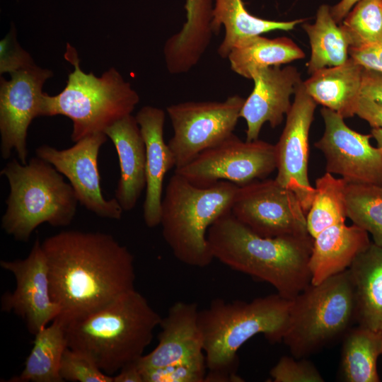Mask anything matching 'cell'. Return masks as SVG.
<instances>
[{
    "label": "cell",
    "mask_w": 382,
    "mask_h": 382,
    "mask_svg": "<svg viewBox=\"0 0 382 382\" xmlns=\"http://www.w3.org/2000/svg\"><path fill=\"white\" fill-rule=\"evenodd\" d=\"M52 300L64 323L83 318L135 289L134 259L112 235L62 231L41 242Z\"/></svg>",
    "instance_id": "obj_1"
},
{
    "label": "cell",
    "mask_w": 382,
    "mask_h": 382,
    "mask_svg": "<svg viewBox=\"0 0 382 382\" xmlns=\"http://www.w3.org/2000/svg\"><path fill=\"white\" fill-rule=\"evenodd\" d=\"M207 241L214 259L271 284L285 299L292 300L311 284L310 235L261 236L230 212L212 224Z\"/></svg>",
    "instance_id": "obj_2"
},
{
    "label": "cell",
    "mask_w": 382,
    "mask_h": 382,
    "mask_svg": "<svg viewBox=\"0 0 382 382\" xmlns=\"http://www.w3.org/2000/svg\"><path fill=\"white\" fill-rule=\"evenodd\" d=\"M291 300L279 294L250 301L228 302L217 298L199 310L208 369L204 381L241 382L237 375L238 349L253 336L262 334L272 342L282 341L286 332Z\"/></svg>",
    "instance_id": "obj_3"
},
{
    "label": "cell",
    "mask_w": 382,
    "mask_h": 382,
    "mask_svg": "<svg viewBox=\"0 0 382 382\" xmlns=\"http://www.w3.org/2000/svg\"><path fill=\"white\" fill-rule=\"evenodd\" d=\"M161 318L134 289L98 311L64 323L68 347L86 354L104 373L114 376L144 355Z\"/></svg>",
    "instance_id": "obj_4"
},
{
    "label": "cell",
    "mask_w": 382,
    "mask_h": 382,
    "mask_svg": "<svg viewBox=\"0 0 382 382\" xmlns=\"http://www.w3.org/2000/svg\"><path fill=\"white\" fill-rule=\"evenodd\" d=\"M238 188L224 180L197 186L174 172L162 199L160 225L165 241L180 262L196 267L212 262L208 229L231 212Z\"/></svg>",
    "instance_id": "obj_5"
},
{
    "label": "cell",
    "mask_w": 382,
    "mask_h": 382,
    "mask_svg": "<svg viewBox=\"0 0 382 382\" xmlns=\"http://www.w3.org/2000/svg\"><path fill=\"white\" fill-rule=\"evenodd\" d=\"M1 175L10 187L1 227L16 240L27 242L43 223L60 227L73 221L79 203L75 192L48 162L37 156L25 164L13 158Z\"/></svg>",
    "instance_id": "obj_6"
},
{
    "label": "cell",
    "mask_w": 382,
    "mask_h": 382,
    "mask_svg": "<svg viewBox=\"0 0 382 382\" xmlns=\"http://www.w3.org/2000/svg\"><path fill=\"white\" fill-rule=\"evenodd\" d=\"M65 58L74 66L64 88L55 96L45 93L43 116L64 115L73 125L74 142L98 133L132 115L139 96L120 72L112 67L98 77L83 71L76 50L66 45Z\"/></svg>",
    "instance_id": "obj_7"
},
{
    "label": "cell",
    "mask_w": 382,
    "mask_h": 382,
    "mask_svg": "<svg viewBox=\"0 0 382 382\" xmlns=\"http://www.w3.org/2000/svg\"><path fill=\"white\" fill-rule=\"evenodd\" d=\"M291 302L282 341L295 358H306L345 336L356 321L349 270L310 284Z\"/></svg>",
    "instance_id": "obj_8"
},
{
    "label": "cell",
    "mask_w": 382,
    "mask_h": 382,
    "mask_svg": "<svg viewBox=\"0 0 382 382\" xmlns=\"http://www.w3.org/2000/svg\"><path fill=\"white\" fill-rule=\"evenodd\" d=\"M245 100L234 95L222 102L187 101L168 106L173 130L168 144L175 168L187 165L233 134Z\"/></svg>",
    "instance_id": "obj_9"
},
{
    "label": "cell",
    "mask_w": 382,
    "mask_h": 382,
    "mask_svg": "<svg viewBox=\"0 0 382 382\" xmlns=\"http://www.w3.org/2000/svg\"><path fill=\"white\" fill-rule=\"evenodd\" d=\"M275 169V145L259 139L243 141L232 134L187 165L175 168V173L200 187L221 180L243 186L265 179Z\"/></svg>",
    "instance_id": "obj_10"
},
{
    "label": "cell",
    "mask_w": 382,
    "mask_h": 382,
    "mask_svg": "<svg viewBox=\"0 0 382 382\" xmlns=\"http://www.w3.org/2000/svg\"><path fill=\"white\" fill-rule=\"evenodd\" d=\"M231 212L261 236L309 235L306 214L297 196L275 179L238 186Z\"/></svg>",
    "instance_id": "obj_11"
},
{
    "label": "cell",
    "mask_w": 382,
    "mask_h": 382,
    "mask_svg": "<svg viewBox=\"0 0 382 382\" xmlns=\"http://www.w3.org/2000/svg\"><path fill=\"white\" fill-rule=\"evenodd\" d=\"M52 72L33 64L11 74V79H0L1 154L8 158L12 151L27 163V134L37 117L43 116L45 82Z\"/></svg>",
    "instance_id": "obj_12"
},
{
    "label": "cell",
    "mask_w": 382,
    "mask_h": 382,
    "mask_svg": "<svg viewBox=\"0 0 382 382\" xmlns=\"http://www.w3.org/2000/svg\"><path fill=\"white\" fill-rule=\"evenodd\" d=\"M322 137L315 143L325 158L326 172L341 175L348 184L382 187V154L370 144L371 134L354 131L336 112L323 107Z\"/></svg>",
    "instance_id": "obj_13"
},
{
    "label": "cell",
    "mask_w": 382,
    "mask_h": 382,
    "mask_svg": "<svg viewBox=\"0 0 382 382\" xmlns=\"http://www.w3.org/2000/svg\"><path fill=\"white\" fill-rule=\"evenodd\" d=\"M0 266L16 280L15 289L1 298V311L21 317L35 335L60 313L51 296L49 269L41 242L35 241L25 258L2 260Z\"/></svg>",
    "instance_id": "obj_14"
},
{
    "label": "cell",
    "mask_w": 382,
    "mask_h": 382,
    "mask_svg": "<svg viewBox=\"0 0 382 382\" xmlns=\"http://www.w3.org/2000/svg\"><path fill=\"white\" fill-rule=\"evenodd\" d=\"M108 138L105 133L94 134L66 149L42 145L35 154L69 180L79 203L86 209L102 218L119 220L123 209L115 197L105 199L100 187L98 158Z\"/></svg>",
    "instance_id": "obj_15"
},
{
    "label": "cell",
    "mask_w": 382,
    "mask_h": 382,
    "mask_svg": "<svg viewBox=\"0 0 382 382\" xmlns=\"http://www.w3.org/2000/svg\"><path fill=\"white\" fill-rule=\"evenodd\" d=\"M294 95L285 126L275 144V180L297 196L307 214L315 194V187L308 180V159L309 130L317 103L305 90L303 81Z\"/></svg>",
    "instance_id": "obj_16"
},
{
    "label": "cell",
    "mask_w": 382,
    "mask_h": 382,
    "mask_svg": "<svg viewBox=\"0 0 382 382\" xmlns=\"http://www.w3.org/2000/svg\"><path fill=\"white\" fill-rule=\"evenodd\" d=\"M254 88L240 113L246 122V141L258 139L262 125H279L289 111L290 98L302 83L296 68L279 66L260 68L251 75Z\"/></svg>",
    "instance_id": "obj_17"
},
{
    "label": "cell",
    "mask_w": 382,
    "mask_h": 382,
    "mask_svg": "<svg viewBox=\"0 0 382 382\" xmlns=\"http://www.w3.org/2000/svg\"><path fill=\"white\" fill-rule=\"evenodd\" d=\"M199 311L195 302L178 301L173 304L160 322L158 345L138 360L140 369L162 367L205 357Z\"/></svg>",
    "instance_id": "obj_18"
},
{
    "label": "cell",
    "mask_w": 382,
    "mask_h": 382,
    "mask_svg": "<svg viewBox=\"0 0 382 382\" xmlns=\"http://www.w3.org/2000/svg\"><path fill=\"white\" fill-rule=\"evenodd\" d=\"M146 147V194L143 217L146 225H160L163 183L166 173L175 167L174 156L163 138L166 114L156 107H142L135 116Z\"/></svg>",
    "instance_id": "obj_19"
},
{
    "label": "cell",
    "mask_w": 382,
    "mask_h": 382,
    "mask_svg": "<svg viewBox=\"0 0 382 382\" xmlns=\"http://www.w3.org/2000/svg\"><path fill=\"white\" fill-rule=\"evenodd\" d=\"M104 133L112 141L119 159L120 177L115 192L123 211L133 209L146 188V147L135 116L118 120Z\"/></svg>",
    "instance_id": "obj_20"
},
{
    "label": "cell",
    "mask_w": 382,
    "mask_h": 382,
    "mask_svg": "<svg viewBox=\"0 0 382 382\" xmlns=\"http://www.w3.org/2000/svg\"><path fill=\"white\" fill-rule=\"evenodd\" d=\"M371 244L369 233L356 224L332 226L317 235L308 260L311 283L318 284L349 269Z\"/></svg>",
    "instance_id": "obj_21"
},
{
    "label": "cell",
    "mask_w": 382,
    "mask_h": 382,
    "mask_svg": "<svg viewBox=\"0 0 382 382\" xmlns=\"http://www.w3.org/2000/svg\"><path fill=\"white\" fill-rule=\"evenodd\" d=\"M213 7V0H185V22L163 47L166 66L170 74L187 73L200 61L214 34Z\"/></svg>",
    "instance_id": "obj_22"
},
{
    "label": "cell",
    "mask_w": 382,
    "mask_h": 382,
    "mask_svg": "<svg viewBox=\"0 0 382 382\" xmlns=\"http://www.w3.org/2000/svg\"><path fill=\"white\" fill-rule=\"evenodd\" d=\"M364 66L349 57L336 66L327 67L311 74L303 85L308 94L323 107L344 119L356 115L361 96Z\"/></svg>",
    "instance_id": "obj_23"
},
{
    "label": "cell",
    "mask_w": 382,
    "mask_h": 382,
    "mask_svg": "<svg viewBox=\"0 0 382 382\" xmlns=\"http://www.w3.org/2000/svg\"><path fill=\"white\" fill-rule=\"evenodd\" d=\"M348 270L354 290L357 323L382 332V248L371 243Z\"/></svg>",
    "instance_id": "obj_24"
},
{
    "label": "cell",
    "mask_w": 382,
    "mask_h": 382,
    "mask_svg": "<svg viewBox=\"0 0 382 382\" xmlns=\"http://www.w3.org/2000/svg\"><path fill=\"white\" fill-rule=\"evenodd\" d=\"M304 21L264 19L249 13L242 0H214L212 27L214 34L219 33L221 26L224 28V37L217 52L226 59L233 47L252 37L276 30L289 31Z\"/></svg>",
    "instance_id": "obj_25"
},
{
    "label": "cell",
    "mask_w": 382,
    "mask_h": 382,
    "mask_svg": "<svg viewBox=\"0 0 382 382\" xmlns=\"http://www.w3.org/2000/svg\"><path fill=\"white\" fill-rule=\"evenodd\" d=\"M68 347L64 323L56 318L35 335L33 345L21 373L11 382H62L59 368Z\"/></svg>",
    "instance_id": "obj_26"
},
{
    "label": "cell",
    "mask_w": 382,
    "mask_h": 382,
    "mask_svg": "<svg viewBox=\"0 0 382 382\" xmlns=\"http://www.w3.org/2000/svg\"><path fill=\"white\" fill-rule=\"evenodd\" d=\"M304 57L303 50L290 38L270 39L260 35L233 47L227 59L233 72L250 79L258 69L280 66Z\"/></svg>",
    "instance_id": "obj_27"
},
{
    "label": "cell",
    "mask_w": 382,
    "mask_h": 382,
    "mask_svg": "<svg viewBox=\"0 0 382 382\" xmlns=\"http://www.w3.org/2000/svg\"><path fill=\"white\" fill-rule=\"evenodd\" d=\"M340 377L345 382H378L377 359L382 354V332L358 325L344 336Z\"/></svg>",
    "instance_id": "obj_28"
},
{
    "label": "cell",
    "mask_w": 382,
    "mask_h": 382,
    "mask_svg": "<svg viewBox=\"0 0 382 382\" xmlns=\"http://www.w3.org/2000/svg\"><path fill=\"white\" fill-rule=\"evenodd\" d=\"M302 27L309 38L311 50L307 64L309 74L339 66L347 60L349 43L340 25L333 19L328 5L318 8L313 23H305Z\"/></svg>",
    "instance_id": "obj_29"
},
{
    "label": "cell",
    "mask_w": 382,
    "mask_h": 382,
    "mask_svg": "<svg viewBox=\"0 0 382 382\" xmlns=\"http://www.w3.org/2000/svg\"><path fill=\"white\" fill-rule=\"evenodd\" d=\"M315 183L314 197L306 214L307 230L313 238L332 226L345 223L347 218V183L326 172Z\"/></svg>",
    "instance_id": "obj_30"
},
{
    "label": "cell",
    "mask_w": 382,
    "mask_h": 382,
    "mask_svg": "<svg viewBox=\"0 0 382 382\" xmlns=\"http://www.w3.org/2000/svg\"><path fill=\"white\" fill-rule=\"evenodd\" d=\"M349 47L357 50L382 45V0H359L341 22Z\"/></svg>",
    "instance_id": "obj_31"
},
{
    "label": "cell",
    "mask_w": 382,
    "mask_h": 382,
    "mask_svg": "<svg viewBox=\"0 0 382 382\" xmlns=\"http://www.w3.org/2000/svg\"><path fill=\"white\" fill-rule=\"evenodd\" d=\"M346 198L347 218L382 248V187L347 183Z\"/></svg>",
    "instance_id": "obj_32"
},
{
    "label": "cell",
    "mask_w": 382,
    "mask_h": 382,
    "mask_svg": "<svg viewBox=\"0 0 382 382\" xmlns=\"http://www.w3.org/2000/svg\"><path fill=\"white\" fill-rule=\"evenodd\" d=\"M59 373L62 380L75 382H113L86 354L67 347L62 356Z\"/></svg>",
    "instance_id": "obj_33"
},
{
    "label": "cell",
    "mask_w": 382,
    "mask_h": 382,
    "mask_svg": "<svg viewBox=\"0 0 382 382\" xmlns=\"http://www.w3.org/2000/svg\"><path fill=\"white\" fill-rule=\"evenodd\" d=\"M207 369L204 357L189 361L141 371L144 382H204Z\"/></svg>",
    "instance_id": "obj_34"
},
{
    "label": "cell",
    "mask_w": 382,
    "mask_h": 382,
    "mask_svg": "<svg viewBox=\"0 0 382 382\" xmlns=\"http://www.w3.org/2000/svg\"><path fill=\"white\" fill-rule=\"evenodd\" d=\"M274 382H323L325 380L316 366L306 358L282 356L271 369Z\"/></svg>",
    "instance_id": "obj_35"
},
{
    "label": "cell",
    "mask_w": 382,
    "mask_h": 382,
    "mask_svg": "<svg viewBox=\"0 0 382 382\" xmlns=\"http://www.w3.org/2000/svg\"><path fill=\"white\" fill-rule=\"evenodd\" d=\"M28 52L24 50L16 40V31L11 30L0 42V73L10 74L33 65Z\"/></svg>",
    "instance_id": "obj_36"
},
{
    "label": "cell",
    "mask_w": 382,
    "mask_h": 382,
    "mask_svg": "<svg viewBox=\"0 0 382 382\" xmlns=\"http://www.w3.org/2000/svg\"><path fill=\"white\" fill-rule=\"evenodd\" d=\"M361 94L382 105V71L364 67Z\"/></svg>",
    "instance_id": "obj_37"
},
{
    "label": "cell",
    "mask_w": 382,
    "mask_h": 382,
    "mask_svg": "<svg viewBox=\"0 0 382 382\" xmlns=\"http://www.w3.org/2000/svg\"><path fill=\"white\" fill-rule=\"evenodd\" d=\"M356 115L366 120L373 128H382V105L361 96Z\"/></svg>",
    "instance_id": "obj_38"
},
{
    "label": "cell",
    "mask_w": 382,
    "mask_h": 382,
    "mask_svg": "<svg viewBox=\"0 0 382 382\" xmlns=\"http://www.w3.org/2000/svg\"><path fill=\"white\" fill-rule=\"evenodd\" d=\"M349 54L364 68L382 71V45L361 50L349 48Z\"/></svg>",
    "instance_id": "obj_39"
},
{
    "label": "cell",
    "mask_w": 382,
    "mask_h": 382,
    "mask_svg": "<svg viewBox=\"0 0 382 382\" xmlns=\"http://www.w3.org/2000/svg\"><path fill=\"white\" fill-rule=\"evenodd\" d=\"M137 361L131 362L123 366L113 376V382H144Z\"/></svg>",
    "instance_id": "obj_40"
},
{
    "label": "cell",
    "mask_w": 382,
    "mask_h": 382,
    "mask_svg": "<svg viewBox=\"0 0 382 382\" xmlns=\"http://www.w3.org/2000/svg\"><path fill=\"white\" fill-rule=\"evenodd\" d=\"M359 0H340L332 7H330L331 15L337 23H341L352 7Z\"/></svg>",
    "instance_id": "obj_41"
},
{
    "label": "cell",
    "mask_w": 382,
    "mask_h": 382,
    "mask_svg": "<svg viewBox=\"0 0 382 382\" xmlns=\"http://www.w3.org/2000/svg\"><path fill=\"white\" fill-rule=\"evenodd\" d=\"M371 134L376 139L377 147L382 154V128H373Z\"/></svg>",
    "instance_id": "obj_42"
}]
</instances>
